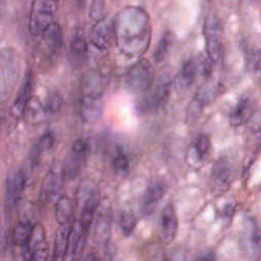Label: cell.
Returning a JSON list of instances; mask_svg holds the SVG:
<instances>
[{"label":"cell","mask_w":261,"mask_h":261,"mask_svg":"<svg viewBox=\"0 0 261 261\" xmlns=\"http://www.w3.org/2000/svg\"><path fill=\"white\" fill-rule=\"evenodd\" d=\"M46 113L47 111L45 109L44 104L39 99L32 97L25 107L22 117L25 119L28 123L37 125L44 120Z\"/></svg>","instance_id":"27"},{"label":"cell","mask_w":261,"mask_h":261,"mask_svg":"<svg viewBox=\"0 0 261 261\" xmlns=\"http://www.w3.org/2000/svg\"><path fill=\"white\" fill-rule=\"evenodd\" d=\"M192 145L194 146L198 154L205 160L206 157L209 155L210 147H211L209 137L205 134H201L196 138V140L192 143Z\"/></svg>","instance_id":"35"},{"label":"cell","mask_w":261,"mask_h":261,"mask_svg":"<svg viewBox=\"0 0 261 261\" xmlns=\"http://www.w3.org/2000/svg\"><path fill=\"white\" fill-rule=\"evenodd\" d=\"M240 250L242 255L251 260L257 261L261 257V227L251 216L243 220L240 230Z\"/></svg>","instance_id":"4"},{"label":"cell","mask_w":261,"mask_h":261,"mask_svg":"<svg viewBox=\"0 0 261 261\" xmlns=\"http://www.w3.org/2000/svg\"><path fill=\"white\" fill-rule=\"evenodd\" d=\"M5 7V0H0V16L2 15Z\"/></svg>","instance_id":"45"},{"label":"cell","mask_w":261,"mask_h":261,"mask_svg":"<svg viewBox=\"0 0 261 261\" xmlns=\"http://www.w3.org/2000/svg\"><path fill=\"white\" fill-rule=\"evenodd\" d=\"M172 89V80L168 71L161 72L154 79L145 91L142 100V108L147 111H157L161 109L167 102Z\"/></svg>","instance_id":"3"},{"label":"cell","mask_w":261,"mask_h":261,"mask_svg":"<svg viewBox=\"0 0 261 261\" xmlns=\"http://www.w3.org/2000/svg\"><path fill=\"white\" fill-rule=\"evenodd\" d=\"M73 214V206L68 197L60 196L55 202V217L58 224L70 223Z\"/></svg>","instance_id":"28"},{"label":"cell","mask_w":261,"mask_h":261,"mask_svg":"<svg viewBox=\"0 0 261 261\" xmlns=\"http://www.w3.org/2000/svg\"><path fill=\"white\" fill-rule=\"evenodd\" d=\"M57 10V0H33L29 17V31L32 36H43L53 22Z\"/></svg>","instance_id":"6"},{"label":"cell","mask_w":261,"mask_h":261,"mask_svg":"<svg viewBox=\"0 0 261 261\" xmlns=\"http://www.w3.org/2000/svg\"><path fill=\"white\" fill-rule=\"evenodd\" d=\"M159 236L162 242L171 243L177 231V216L175 209L171 203L166 204L159 216Z\"/></svg>","instance_id":"16"},{"label":"cell","mask_w":261,"mask_h":261,"mask_svg":"<svg viewBox=\"0 0 261 261\" xmlns=\"http://www.w3.org/2000/svg\"><path fill=\"white\" fill-rule=\"evenodd\" d=\"M90 151L89 144L84 139H76L62 162V170L65 178L72 179L77 176L86 162Z\"/></svg>","instance_id":"10"},{"label":"cell","mask_w":261,"mask_h":261,"mask_svg":"<svg viewBox=\"0 0 261 261\" xmlns=\"http://www.w3.org/2000/svg\"><path fill=\"white\" fill-rule=\"evenodd\" d=\"M86 234L87 232L84 230L80 221L79 220L72 221L69 228L67 246H66V251H65L63 261H74L81 249L83 248Z\"/></svg>","instance_id":"19"},{"label":"cell","mask_w":261,"mask_h":261,"mask_svg":"<svg viewBox=\"0 0 261 261\" xmlns=\"http://www.w3.org/2000/svg\"><path fill=\"white\" fill-rule=\"evenodd\" d=\"M195 261H217L216 257L214 256V254L207 252L201 256H199Z\"/></svg>","instance_id":"43"},{"label":"cell","mask_w":261,"mask_h":261,"mask_svg":"<svg viewBox=\"0 0 261 261\" xmlns=\"http://www.w3.org/2000/svg\"><path fill=\"white\" fill-rule=\"evenodd\" d=\"M164 190V186L160 181H154L148 186L142 200V212L145 215H150L154 212L163 197Z\"/></svg>","instance_id":"22"},{"label":"cell","mask_w":261,"mask_h":261,"mask_svg":"<svg viewBox=\"0 0 261 261\" xmlns=\"http://www.w3.org/2000/svg\"><path fill=\"white\" fill-rule=\"evenodd\" d=\"M216 97V87L211 85L203 86L190 101L186 110V122L195 123L203 113L205 107Z\"/></svg>","instance_id":"13"},{"label":"cell","mask_w":261,"mask_h":261,"mask_svg":"<svg viewBox=\"0 0 261 261\" xmlns=\"http://www.w3.org/2000/svg\"><path fill=\"white\" fill-rule=\"evenodd\" d=\"M246 67L248 71L255 75H261V50L250 49L246 52Z\"/></svg>","instance_id":"32"},{"label":"cell","mask_w":261,"mask_h":261,"mask_svg":"<svg viewBox=\"0 0 261 261\" xmlns=\"http://www.w3.org/2000/svg\"><path fill=\"white\" fill-rule=\"evenodd\" d=\"M79 7H83L85 5V0H75Z\"/></svg>","instance_id":"46"},{"label":"cell","mask_w":261,"mask_h":261,"mask_svg":"<svg viewBox=\"0 0 261 261\" xmlns=\"http://www.w3.org/2000/svg\"><path fill=\"white\" fill-rule=\"evenodd\" d=\"M54 144H55L54 134L51 132H46L38 139V141L35 145L34 152L37 153L38 155H40L41 153L50 150Z\"/></svg>","instance_id":"34"},{"label":"cell","mask_w":261,"mask_h":261,"mask_svg":"<svg viewBox=\"0 0 261 261\" xmlns=\"http://www.w3.org/2000/svg\"><path fill=\"white\" fill-rule=\"evenodd\" d=\"M84 261H100V259L98 258L97 255L91 253V254H88V255L85 257Z\"/></svg>","instance_id":"44"},{"label":"cell","mask_w":261,"mask_h":261,"mask_svg":"<svg viewBox=\"0 0 261 261\" xmlns=\"http://www.w3.org/2000/svg\"><path fill=\"white\" fill-rule=\"evenodd\" d=\"M198 72V63L194 58L187 59L175 77V88L178 92H186L194 84Z\"/></svg>","instance_id":"21"},{"label":"cell","mask_w":261,"mask_h":261,"mask_svg":"<svg viewBox=\"0 0 261 261\" xmlns=\"http://www.w3.org/2000/svg\"><path fill=\"white\" fill-rule=\"evenodd\" d=\"M113 167L114 170L118 173V174H122L125 173L126 170L128 169V158L127 156L122 152V151H117L115 156L113 157Z\"/></svg>","instance_id":"37"},{"label":"cell","mask_w":261,"mask_h":261,"mask_svg":"<svg viewBox=\"0 0 261 261\" xmlns=\"http://www.w3.org/2000/svg\"><path fill=\"white\" fill-rule=\"evenodd\" d=\"M94 236L99 244H106L110 238L112 211L108 200L100 201L94 217Z\"/></svg>","instance_id":"14"},{"label":"cell","mask_w":261,"mask_h":261,"mask_svg":"<svg viewBox=\"0 0 261 261\" xmlns=\"http://www.w3.org/2000/svg\"><path fill=\"white\" fill-rule=\"evenodd\" d=\"M102 113L101 99L82 96L80 102V115L86 122L96 121Z\"/></svg>","instance_id":"24"},{"label":"cell","mask_w":261,"mask_h":261,"mask_svg":"<svg viewBox=\"0 0 261 261\" xmlns=\"http://www.w3.org/2000/svg\"><path fill=\"white\" fill-rule=\"evenodd\" d=\"M205 49L209 60L216 62L221 54L223 28L219 17L215 13H209L204 21Z\"/></svg>","instance_id":"8"},{"label":"cell","mask_w":261,"mask_h":261,"mask_svg":"<svg viewBox=\"0 0 261 261\" xmlns=\"http://www.w3.org/2000/svg\"><path fill=\"white\" fill-rule=\"evenodd\" d=\"M33 226L34 224L32 223L19 220L12 229L11 239L13 244L18 247H23L24 245H27L30 240Z\"/></svg>","instance_id":"30"},{"label":"cell","mask_w":261,"mask_h":261,"mask_svg":"<svg viewBox=\"0 0 261 261\" xmlns=\"http://www.w3.org/2000/svg\"><path fill=\"white\" fill-rule=\"evenodd\" d=\"M231 177L232 169L230 162L224 157L217 159L211 167L209 176V189L211 193L215 196L224 194L229 189Z\"/></svg>","instance_id":"11"},{"label":"cell","mask_w":261,"mask_h":261,"mask_svg":"<svg viewBox=\"0 0 261 261\" xmlns=\"http://www.w3.org/2000/svg\"><path fill=\"white\" fill-rule=\"evenodd\" d=\"M68 58L74 69L82 68L88 58V45L82 31L75 32L69 44Z\"/></svg>","instance_id":"18"},{"label":"cell","mask_w":261,"mask_h":261,"mask_svg":"<svg viewBox=\"0 0 261 261\" xmlns=\"http://www.w3.org/2000/svg\"><path fill=\"white\" fill-rule=\"evenodd\" d=\"M253 113V102L250 97H242L229 113V123L238 127L246 123Z\"/></svg>","instance_id":"23"},{"label":"cell","mask_w":261,"mask_h":261,"mask_svg":"<svg viewBox=\"0 0 261 261\" xmlns=\"http://www.w3.org/2000/svg\"><path fill=\"white\" fill-rule=\"evenodd\" d=\"M32 92H33V79H32L31 72H29L27 74L25 80L22 83L20 89L18 90L15 100L13 101V103L10 107V114L14 118L18 119V118L22 117L25 107H27L29 101L31 100V98L33 97Z\"/></svg>","instance_id":"20"},{"label":"cell","mask_w":261,"mask_h":261,"mask_svg":"<svg viewBox=\"0 0 261 261\" xmlns=\"http://www.w3.org/2000/svg\"><path fill=\"white\" fill-rule=\"evenodd\" d=\"M62 162H55L46 172L41 189L40 198L46 204L55 203L60 198V193L64 182Z\"/></svg>","instance_id":"9"},{"label":"cell","mask_w":261,"mask_h":261,"mask_svg":"<svg viewBox=\"0 0 261 261\" xmlns=\"http://www.w3.org/2000/svg\"><path fill=\"white\" fill-rule=\"evenodd\" d=\"M100 203L97 185L90 178H84L79 184L74 198V208L79 213V221L88 233Z\"/></svg>","instance_id":"2"},{"label":"cell","mask_w":261,"mask_h":261,"mask_svg":"<svg viewBox=\"0 0 261 261\" xmlns=\"http://www.w3.org/2000/svg\"><path fill=\"white\" fill-rule=\"evenodd\" d=\"M62 105H63V99H62V96L58 93L51 94L47 98L46 103L44 104L46 111L51 112V113L58 112L61 109Z\"/></svg>","instance_id":"38"},{"label":"cell","mask_w":261,"mask_h":261,"mask_svg":"<svg viewBox=\"0 0 261 261\" xmlns=\"http://www.w3.org/2000/svg\"><path fill=\"white\" fill-rule=\"evenodd\" d=\"M186 161L189 164V166L193 168H200L205 160L198 154L194 146L191 144L186 153Z\"/></svg>","instance_id":"39"},{"label":"cell","mask_w":261,"mask_h":261,"mask_svg":"<svg viewBox=\"0 0 261 261\" xmlns=\"http://www.w3.org/2000/svg\"><path fill=\"white\" fill-rule=\"evenodd\" d=\"M27 246L31 252L33 261H47L48 245L46 241V231L41 223L34 224Z\"/></svg>","instance_id":"17"},{"label":"cell","mask_w":261,"mask_h":261,"mask_svg":"<svg viewBox=\"0 0 261 261\" xmlns=\"http://www.w3.org/2000/svg\"><path fill=\"white\" fill-rule=\"evenodd\" d=\"M7 241H8V232L0 219V255L3 254L6 250Z\"/></svg>","instance_id":"41"},{"label":"cell","mask_w":261,"mask_h":261,"mask_svg":"<svg viewBox=\"0 0 261 261\" xmlns=\"http://www.w3.org/2000/svg\"><path fill=\"white\" fill-rule=\"evenodd\" d=\"M106 89V79L103 73L97 69L86 71L81 81L82 96L102 99Z\"/></svg>","instance_id":"15"},{"label":"cell","mask_w":261,"mask_h":261,"mask_svg":"<svg viewBox=\"0 0 261 261\" xmlns=\"http://www.w3.org/2000/svg\"><path fill=\"white\" fill-rule=\"evenodd\" d=\"M71 223L66 224H59L58 228L56 229L54 243H53V253H52V261H63L66 246H67V239L69 233Z\"/></svg>","instance_id":"26"},{"label":"cell","mask_w":261,"mask_h":261,"mask_svg":"<svg viewBox=\"0 0 261 261\" xmlns=\"http://www.w3.org/2000/svg\"><path fill=\"white\" fill-rule=\"evenodd\" d=\"M113 34L116 46L123 55L129 58L143 56L152 37L148 12L133 5L121 8L113 19Z\"/></svg>","instance_id":"1"},{"label":"cell","mask_w":261,"mask_h":261,"mask_svg":"<svg viewBox=\"0 0 261 261\" xmlns=\"http://www.w3.org/2000/svg\"><path fill=\"white\" fill-rule=\"evenodd\" d=\"M19 72L17 53L11 48L0 51V101H5L11 94Z\"/></svg>","instance_id":"5"},{"label":"cell","mask_w":261,"mask_h":261,"mask_svg":"<svg viewBox=\"0 0 261 261\" xmlns=\"http://www.w3.org/2000/svg\"><path fill=\"white\" fill-rule=\"evenodd\" d=\"M153 81L152 65L146 58L136 61L124 73L123 85L133 93L145 92Z\"/></svg>","instance_id":"7"},{"label":"cell","mask_w":261,"mask_h":261,"mask_svg":"<svg viewBox=\"0 0 261 261\" xmlns=\"http://www.w3.org/2000/svg\"><path fill=\"white\" fill-rule=\"evenodd\" d=\"M110 40V28L106 20L100 19L95 22L90 33L91 43L98 49L103 50L108 46Z\"/></svg>","instance_id":"25"},{"label":"cell","mask_w":261,"mask_h":261,"mask_svg":"<svg viewBox=\"0 0 261 261\" xmlns=\"http://www.w3.org/2000/svg\"><path fill=\"white\" fill-rule=\"evenodd\" d=\"M43 37L48 49H50L53 52H56L60 49L62 45L63 34L59 23L52 22L50 27L46 30V32L43 34Z\"/></svg>","instance_id":"29"},{"label":"cell","mask_w":261,"mask_h":261,"mask_svg":"<svg viewBox=\"0 0 261 261\" xmlns=\"http://www.w3.org/2000/svg\"><path fill=\"white\" fill-rule=\"evenodd\" d=\"M137 225L136 215L129 210H123L119 216V227L124 236H129Z\"/></svg>","instance_id":"33"},{"label":"cell","mask_w":261,"mask_h":261,"mask_svg":"<svg viewBox=\"0 0 261 261\" xmlns=\"http://www.w3.org/2000/svg\"><path fill=\"white\" fill-rule=\"evenodd\" d=\"M28 177L22 170L19 168L7 176L5 186V209L12 211L18 206L22 197L23 191L28 185Z\"/></svg>","instance_id":"12"},{"label":"cell","mask_w":261,"mask_h":261,"mask_svg":"<svg viewBox=\"0 0 261 261\" xmlns=\"http://www.w3.org/2000/svg\"><path fill=\"white\" fill-rule=\"evenodd\" d=\"M106 7L107 0H92L89 11L90 17L95 21L103 19L106 13Z\"/></svg>","instance_id":"36"},{"label":"cell","mask_w":261,"mask_h":261,"mask_svg":"<svg viewBox=\"0 0 261 261\" xmlns=\"http://www.w3.org/2000/svg\"><path fill=\"white\" fill-rule=\"evenodd\" d=\"M164 261H190L188 253L185 249H174L171 251Z\"/></svg>","instance_id":"40"},{"label":"cell","mask_w":261,"mask_h":261,"mask_svg":"<svg viewBox=\"0 0 261 261\" xmlns=\"http://www.w3.org/2000/svg\"><path fill=\"white\" fill-rule=\"evenodd\" d=\"M173 39H174V36L171 32H165L161 36V38L158 40V43L155 47V51L153 54V57L156 63H159L165 59L169 49L172 46Z\"/></svg>","instance_id":"31"},{"label":"cell","mask_w":261,"mask_h":261,"mask_svg":"<svg viewBox=\"0 0 261 261\" xmlns=\"http://www.w3.org/2000/svg\"><path fill=\"white\" fill-rule=\"evenodd\" d=\"M234 210H236V207H234V204L233 203H228V204H226L224 207H223V209H222V211H221V218L225 221L226 219L229 221L231 218H232V216H233V213H234Z\"/></svg>","instance_id":"42"}]
</instances>
